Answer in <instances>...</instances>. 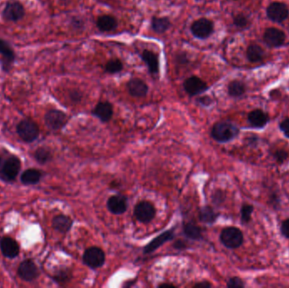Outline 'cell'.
<instances>
[{"label": "cell", "instance_id": "obj_36", "mask_svg": "<svg viewBox=\"0 0 289 288\" xmlns=\"http://www.w3.org/2000/svg\"><path fill=\"white\" fill-rule=\"evenodd\" d=\"M212 199H213V202H214V204H216V205H221L222 202L224 201V193L222 192V191H221V190H217V191L215 192V194L213 195Z\"/></svg>", "mask_w": 289, "mask_h": 288}, {"label": "cell", "instance_id": "obj_10", "mask_svg": "<svg viewBox=\"0 0 289 288\" xmlns=\"http://www.w3.org/2000/svg\"><path fill=\"white\" fill-rule=\"evenodd\" d=\"M267 15L273 22H283L289 17V8L285 3L274 2L267 7Z\"/></svg>", "mask_w": 289, "mask_h": 288}, {"label": "cell", "instance_id": "obj_33", "mask_svg": "<svg viewBox=\"0 0 289 288\" xmlns=\"http://www.w3.org/2000/svg\"><path fill=\"white\" fill-rule=\"evenodd\" d=\"M234 24L238 28L245 29L246 27L249 26L250 20H249V19H248L246 16H244V14H238V15H237L234 18Z\"/></svg>", "mask_w": 289, "mask_h": 288}, {"label": "cell", "instance_id": "obj_29", "mask_svg": "<svg viewBox=\"0 0 289 288\" xmlns=\"http://www.w3.org/2000/svg\"><path fill=\"white\" fill-rule=\"evenodd\" d=\"M218 214L211 206H205L199 211V218L200 221L209 224L215 222Z\"/></svg>", "mask_w": 289, "mask_h": 288}, {"label": "cell", "instance_id": "obj_15", "mask_svg": "<svg viewBox=\"0 0 289 288\" xmlns=\"http://www.w3.org/2000/svg\"><path fill=\"white\" fill-rule=\"evenodd\" d=\"M0 250L4 257L15 259L19 255V245L12 237H3L0 239Z\"/></svg>", "mask_w": 289, "mask_h": 288}, {"label": "cell", "instance_id": "obj_34", "mask_svg": "<svg viewBox=\"0 0 289 288\" xmlns=\"http://www.w3.org/2000/svg\"><path fill=\"white\" fill-rule=\"evenodd\" d=\"M71 273L68 270H62L56 273L54 279L58 282H66L71 279Z\"/></svg>", "mask_w": 289, "mask_h": 288}, {"label": "cell", "instance_id": "obj_38", "mask_svg": "<svg viewBox=\"0 0 289 288\" xmlns=\"http://www.w3.org/2000/svg\"><path fill=\"white\" fill-rule=\"evenodd\" d=\"M280 129L282 130L284 135L286 136L287 138H289V118H287V119H284L283 121L281 122V124H280Z\"/></svg>", "mask_w": 289, "mask_h": 288}, {"label": "cell", "instance_id": "obj_31", "mask_svg": "<svg viewBox=\"0 0 289 288\" xmlns=\"http://www.w3.org/2000/svg\"><path fill=\"white\" fill-rule=\"evenodd\" d=\"M123 69H124L123 63L121 60H119L118 58L111 59L105 65V71H106L107 73H109V74L119 73V72L123 71Z\"/></svg>", "mask_w": 289, "mask_h": 288}, {"label": "cell", "instance_id": "obj_30", "mask_svg": "<svg viewBox=\"0 0 289 288\" xmlns=\"http://www.w3.org/2000/svg\"><path fill=\"white\" fill-rule=\"evenodd\" d=\"M33 157L35 160L40 164H46L49 162L53 159V155L51 151L45 147H40L36 150Z\"/></svg>", "mask_w": 289, "mask_h": 288}, {"label": "cell", "instance_id": "obj_32", "mask_svg": "<svg viewBox=\"0 0 289 288\" xmlns=\"http://www.w3.org/2000/svg\"><path fill=\"white\" fill-rule=\"evenodd\" d=\"M254 207L251 205H245L241 208V221L243 223H249L251 220V215L253 213Z\"/></svg>", "mask_w": 289, "mask_h": 288}, {"label": "cell", "instance_id": "obj_22", "mask_svg": "<svg viewBox=\"0 0 289 288\" xmlns=\"http://www.w3.org/2000/svg\"><path fill=\"white\" fill-rule=\"evenodd\" d=\"M42 177V173L41 171L35 168H29L21 173L19 180L24 185H35L41 181Z\"/></svg>", "mask_w": 289, "mask_h": 288}, {"label": "cell", "instance_id": "obj_26", "mask_svg": "<svg viewBox=\"0 0 289 288\" xmlns=\"http://www.w3.org/2000/svg\"><path fill=\"white\" fill-rule=\"evenodd\" d=\"M228 94L232 97H240L244 95L246 87L241 80H232L228 87Z\"/></svg>", "mask_w": 289, "mask_h": 288}, {"label": "cell", "instance_id": "obj_7", "mask_svg": "<svg viewBox=\"0 0 289 288\" xmlns=\"http://www.w3.org/2000/svg\"><path fill=\"white\" fill-rule=\"evenodd\" d=\"M105 253L98 247H90L83 254L84 264L91 269L102 267L105 263Z\"/></svg>", "mask_w": 289, "mask_h": 288}, {"label": "cell", "instance_id": "obj_12", "mask_svg": "<svg viewBox=\"0 0 289 288\" xmlns=\"http://www.w3.org/2000/svg\"><path fill=\"white\" fill-rule=\"evenodd\" d=\"M264 42L270 48H279L284 44L286 35L282 30L270 27L266 30L263 35Z\"/></svg>", "mask_w": 289, "mask_h": 288}, {"label": "cell", "instance_id": "obj_25", "mask_svg": "<svg viewBox=\"0 0 289 288\" xmlns=\"http://www.w3.org/2000/svg\"><path fill=\"white\" fill-rule=\"evenodd\" d=\"M170 27V19L167 17H153L151 19V29L158 34H163Z\"/></svg>", "mask_w": 289, "mask_h": 288}, {"label": "cell", "instance_id": "obj_19", "mask_svg": "<svg viewBox=\"0 0 289 288\" xmlns=\"http://www.w3.org/2000/svg\"><path fill=\"white\" fill-rule=\"evenodd\" d=\"M248 121L254 128H261L265 127L269 122V117L262 110L256 109L249 113Z\"/></svg>", "mask_w": 289, "mask_h": 288}, {"label": "cell", "instance_id": "obj_14", "mask_svg": "<svg viewBox=\"0 0 289 288\" xmlns=\"http://www.w3.org/2000/svg\"><path fill=\"white\" fill-rule=\"evenodd\" d=\"M183 89L190 96H197L208 89L207 84L197 76H191L184 80Z\"/></svg>", "mask_w": 289, "mask_h": 288}, {"label": "cell", "instance_id": "obj_44", "mask_svg": "<svg viewBox=\"0 0 289 288\" xmlns=\"http://www.w3.org/2000/svg\"><path fill=\"white\" fill-rule=\"evenodd\" d=\"M174 247H175V249H180H180H184L185 248V244L182 241L180 240L174 244Z\"/></svg>", "mask_w": 289, "mask_h": 288}, {"label": "cell", "instance_id": "obj_39", "mask_svg": "<svg viewBox=\"0 0 289 288\" xmlns=\"http://www.w3.org/2000/svg\"><path fill=\"white\" fill-rule=\"evenodd\" d=\"M70 97H71L72 102L79 103L82 99V94L79 90H71V93H70Z\"/></svg>", "mask_w": 289, "mask_h": 288}, {"label": "cell", "instance_id": "obj_24", "mask_svg": "<svg viewBox=\"0 0 289 288\" xmlns=\"http://www.w3.org/2000/svg\"><path fill=\"white\" fill-rule=\"evenodd\" d=\"M142 58L144 64L147 65L149 72L151 74H158L159 72V61L158 55L150 50H144L142 52Z\"/></svg>", "mask_w": 289, "mask_h": 288}, {"label": "cell", "instance_id": "obj_17", "mask_svg": "<svg viewBox=\"0 0 289 288\" xmlns=\"http://www.w3.org/2000/svg\"><path fill=\"white\" fill-rule=\"evenodd\" d=\"M108 208L112 214L121 215L125 213L128 207V201L127 198L124 196H111L108 203Z\"/></svg>", "mask_w": 289, "mask_h": 288}, {"label": "cell", "instance_id": "obj_43", "mask_svg": "<svg viewBox=\"0 0 289 288\" xmlns=\"http://www.w3.org/2000/svg\"><path fill=\"white\" fill-rule=\"evenodd\" d=\"M194 287L197 288H211V287H212V284L209 283L208 282H199V283H197V284H196Z\"/></svg>", "mask_w": 289, "mask_h": 288}, {"label": "cell", "instance_id": "obj_27", "mask_svg": "<svg viewBox=\"0 0 289 288\" xmlns=\"http://www.w3.org/2000/svg\"><path fill=\"white\" fill-rule=\"evenodd\" d=\"M247 58L251 63H258L262 60L264 56L263 49L257 44H251L247 48Z\"/></svg>", "mask_w": 289, "mask_h": 288}, {"label": "cell", "instance_id": "obj_8", "mask_svg": "<svg viewBox=\"0 0 289 288\" xmlns=\"http://www.w3.org/2000/svg\"><path fill=\"white\" fill-rule=\"evenodd\" d=\"M67 115L57 109H51L46 112L44 116V122L48 128L52 130H58L64 128L67 124Z\"/></svg>", "mask_w": 289, "mask_h": 288}, {"label": "cell", "instance_id": "obj_37", "mask_svg": "<svg viewBox=\"0 0 289 288\" xmlns=\"http://www.w3.org/2000/svg\"><path fill=\"white\" fill-rule=\"evenodd\" d=\"M288 156L289 154L284 150H278L274 153V157L278 162H283L288 158Z\"/></svg>", "mask_w": 289, "mask_h": 288}, {"label": "cell", "instance_id": "obj_20", "mask_svg": "<svg viewBox=\"0 0 289 288\" xmlns=\"http://www.w3.org/2000/svg\"><path fill=\"white\" fill-rule=\"evenodd\" d=\"M73 225V221L71 218L64 215L56 216L52 221V227L60 234H66L71 230Z\"/></svg>", "mask_w": 289, "mask_h": 288}, {"label": "cell", "instance_id": "obj_1", "mask_svg": "<svg viewBox=\"0 0 289 288\" xmlns=\"http://www.w3.org/2000/svg\"><path fill=\"white\" fill-rule=\"evenodd\" d=\"M238 135V127L231 122H218L212 127V137L221 143L232 141Z\"/></svg>", "mask_w": 289, "mask_h": 288}, {"label": "cell", "instance_id": "obj_5", "mask_svg": "<svg viewBox=\"0 0 289 288\" xmlns=\"http://www.w3.org/2000/svg\"><path fill=\"white\" fill-rule=\"evenodd\" d=\"M220 239L222 244L228 249H237L244 242V235L238 228L229 227L222 230Z\"/></svg>", "mask_w": 289, "mask_h": 288}, {"label": "cell", "instance_id": "obj_28", "mask_svg": "<svg viewBox=\"0 0 289 288\" xmlns=\"http://www.w3.org/2000/svg\"><path fill=\"white\" fill-rule=\"evenodd\" d=\"M183 233L187 237L193 240H198L202 237L201 229L192 222H189L183 226Z\"/></svg>", "mask_w": 289, "mask_h": 288}, {"label": "cell", "instance_id": "obj_21", "mask_svg": "<svg viewBox=\"0 0 289 288\" xmlns=\"http://www.w3.org/2000/svg\"><path fill=\"white\" fill-rule=\"evenodd\" d=\"M174 236V231L173 230L167 231L163 234H161L160 236L156 237L155 239L151 241V243L144 247V253H150L151 252H154L155 250H158V248L162 246L163 243L173 239Z\"/></svg>", "mask_w": 289, "mask_h": 288}, {"label": "cell", "instance_id": "obj_9", "mask_svg": "<svg viewBox=\"0 0 289 288\" xmlns=\"http://www.w3.org/2000/svg\"><path fill=\"white\" fill-rule=\"evenodd\" d=\"M17 274L19 278L25 282H32L38 278L40 275L38 268L36 266L35 263L32 259H24L19 264Z\"/></svg>", "mask_w": 289, "mask_h": 288}, {"label": "cell", "instance_id": "obj_16", "mask_svg": "<svg viewBox=\"0 0 289 288\" xmlns=\"http://www.w3.org/2000/svg\"><path fill=\"white\" fill-rule=\"evenodd\" d=\"M127 88L129 94L134 97L145 96L149 90L147 84L139 78H133L131 80H128Z\"/></svg>", "mask_w": 289, "mask_h": 288}, {"label": "cell", "instance_id": "obj_40", "mask_svg": "<svg viewBox=\"0 0 289 288\" xmlns=\"http://www.w3.org/2000/svg\"><path fill=\"white\" fill-rule=\"evenodd\" d=\"M281 232L284 237L289 239V219H287L286 221H284L281 227Z\"/></svg>", "mask_w": 289, "mask_h": 288}, {"label": "cell", "instance_id": "obj_11", "mask_svg": "<svg viewBox=\"0 0 289 288\" xmlns=\"http://www.w3.org/2000/svg\"><path fill=\"white\" fill-rule=\"evenodd\" d=\"M134 213L139 221L142 223H149L154 219L156 209L150 202L142 201L135 205Z\"/></svg>", "mask_w": 289, "mask_h": 288}, {"label": "cell", "instance_id": "obj_35", "mask_svg": "<svg viewBox=\"0 0 289 288\" xmlns=\"http://www.w3.org/2000/svg\"><path fill=\"white\" fill-rule=\"evenodd\" d=\"M227 287L229 288H242L245 287L244 282L243 280H241L238 277H232V278L228 280V283H227Z\"/></svg>", "mask_w": 289, "mask_h": 288}, {"label": "cell", "instance_id": "obj_13", "mask_svg": "<svg viewBox=\"0 0 289 288\" xmlns=\"http://www.w3.org/2000/svg\"><path fill=\"white\" fill-rule=\"evenodd\" d=\"M0 54L3 58V71L9 72L16 61V53L10 43L2 38H0Z\"/></svg>", "mask_w": 289, "mask_h": 288}, {"label": "cell", "instance_id": "obj_42", "mask_svg": "<svg viewBox=\"0 0 289 288\" xmlns=\"http://www.w3.org/2000/svg\"><path fill=\"white\" fill-rule=\"evenodd\" d=\"M246 141H247L249 145H256L257 142H258V137L255 135H253V136L247 138Z\"/></svg>", "mask_w": 289, "mask_h": 288}, {"label": "cell", "instance_id": "obj_23", "mask_svg": "<svg viewBox=\"0 0 289 288\" xmlns=\"http://www.w3.org/2000/svg\"><path fill=\"white\" fill-rule=\"evenodd\" d=\"M96 26L101 32H108L115 30L118 26V21L115 17L110 15H103L96 19Z\"/></svg>", "mask_w": 289, "mask_h": 288}, {"label": "cell", "instance_id": "obj_3", "mask_svg": "<svg viewBox=\"0 0 289 288\" xmlns=\"http://www.w3.org/2000/svg\"><path fill=\"white\" fill-rule=\"evenodd\" d=\"M25 16V7L18 0H9L2 11V18L6 22H18Z\"/></svg>", "mask_w": 289, "mask_h": 288}, {"label": "cell", "instance_id": "obj_6", "mask_svg": "<svg viewBox=\"0 0 289 288\" xmlns=\"http://www.w3.org/2000/svg\"><path fill=\"white\" fill-rule=\"evenodd\" d=\"M190 32L196 38L205 40L213 34L214 23L206 18L196 19L190 26Z\"/></svg>", "mask_w": 289, "mask_h": 288}, {"label": "cell", "instance_id": "obj_2", "mask_svg": "<svg viewBox=\"0 0 289 288\" xmlns=\"http://www.w3.org/2000/svg\"><path fill=\"white\" fill-rule=\"evenodd\" d=\"M16 131L19 138L26 143L34 142L40 133L38 125L31 119H23L19 122L16 127Z\"/></svg>", "mask_w": 289, "mask_h": 288}, {"label": "cell", "instance_id": "obj_18", "mask_svg": "<svg viewBox=\"0 0 289 288\" xmlns=\"http://www.w3.org/2000/svg\"><path fill=\"white\" fill-rule=\"evenodd\" d=\"M92 114L104 123L110 121L113 114L112 105L108 102H100L95 107Z\"/></svg>", "mask_w": 289, "mask_h": 288}, {"label": "cell", "instance_id": "obj_4", "mask_svg": "<svg viewBox=\"0 0 289 288\" xmlns=\"http://www.w3.org/2000/svg\"><path fill=\"white\" fill-rule=\"evenodd\" d=\"M21 162L16 156H10L0 167V178L4 181H14L19 175Z\"/></svg>", "mask_w": 289, "mask_h": 288}, {"label": "cell", "instance_id": "obj_45", "mask_svg": "<svg viewBox=\"0 0 289 288\" xmlns=\"http://www.w3.org/2000/svg\"><path fill=\"white\" fill-rule=\"evenodd\" d=\"M159 288H175V286L173 284H163V285L159 286Z\"/></svg>", "mask_w": 289, "mask_h": 288}, {"label": "cell", "instance_id": "obj_41", "mask_svg": "<svg viewBox=\"0 0 289 288\" xmlns=\"http://www.w3.org/2000/svg\"><path fill=\"white\" fill-rule=\"evenodd\" d=\"M199 104L203 106L208 107L212 103V99L208 96H201L198 99Z\"/></svg>", "mask_w": 289, "mask_h": 288}, {"label": "cell", "instance_id": "obj_46", "mask_svg": "<svg viewBox=\"0 0 289 288\" xmlns=\"http://www.w3.org/2000/svg\"><path fill=\"white\" fill-rule=\"evenodd\" d=\"M2 163H3V162H2V157H0V167L2 166Z\"/></svg>", "mask_w": 289, "mask_h": 288}]
</instances>
